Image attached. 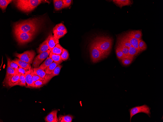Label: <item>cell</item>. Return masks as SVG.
Here are the masks:
<instances>
[{
  "instance_id": "36",
  "label": "cell",
  "mask_w": 163,
  "mask_h": 122,
  "mask_svg": "<svg viewBox=\"0 0 163 122\" xmlns=\"http://www.w3.org/2000/svg\"><path fill=\"white\" fill-rule=\"evenodd\" d=\"M67 32V30L58 31L54 33L53 35L56 38L59 39L63 37Z\"/></svg>"
},
{
  "instance_id": "37",
  "label": "cell",
  "mask_w": 163,
  "mask_h": 122,
  "mask_svg": "<svg viewBox=\"0 0 163 122\" xmlns=\"http://www.w3.org/2000/svg\"><path fill=\"white\" fill-rule=\"evenodd\" d=\"M61 56L62 60L65 61L67 60L68 58L69 54L68 51L63 48Z\"/></svg>"
},
{
  "instance_id": "6",
  "label": "cell",
  "mask_w": 163,
  "mask_h": 122,
  "mask_svg": "<svg viewBox=\"0 0 163 122\" xmlns=\"http://www.w3.org/2000/svg\"><path fill=\"white\" fill-rule=\"evenodd\" d=\"M36 53L32 50L27 51L21 54L15 53V56L22 61L30 63H32Z\"/></svg>"
},
{
  "instance_id": "26",
  "label": "cell",
  "mask_w": 163,
  "mask_h": 122,
  "mask_svg": "<svg viewBox=\"0 0 163 122\" xmlns=\"http://www.w3.org/2000/svg\"><path fill=\"white\" fill-rule=\"evenodd\" d=\"M134 57L128 56L124 57L121 60L122 64L124 66H127L129 65L132 62Z\"/></svg>"
},
{
  "instance_id": "32",
  "label": "cell",
  "mask_w": 163,
  "mask_h": 122,
  "mask_svg": "<svg viewBox=\"0 0 163 122\" xmlns=\"http://www.w3.org/2000/svg\"><path fill=\"white\" fill-rule=\"evenodd\" d=\"M139 53L137 49L132 46L129 48L128 56L134 57Z\"/></svg>"
},
{
  "instance_id": "27",
  "label": "cell",
  "mask_w": 163,
  "mask_h": 122,
  "mask_svg": "<svg viewBox=\"0 0 163 122\" xmlns=\"http://www.w3.org/2000/svg\"><path fill=\"white\" fill-rule=\"evenodd\" d=\"M13 0H0V7L3 11H5L8 5Z\"/></svg>"
},
{
  "instance_id": "35",
  "label": "cell",
  "mask_w": 163,
  "mask_h": 122,
  "mask_svg": "<svg viewBox=\"0 0 163 122\" xmlns=\"http://www.w3.org/2000/svg\"><path fill=\"white\" fill-rule=\"evenodd\" d=\"M138 46L141 52L145 50L147 48L146 43L141 39L139 40Z\"/></svg>"
},
{
  "instance_id": "21",
  "label": "cell",
  "mask_w": 163,
  "mask_h": 122,
  "mask_svg": "<svg viewBox=\"0 0 163 122\" xmlns=\"http://www.w3.org/2000/svg\"><path fill=\"white\" fill-rule=\"evenodd\" d=\"M63 48L60 44H58L52 49L51 52L55 54L61 55Z\"/></svg>"
},
{
  "instance_id": "13",
  "label": "cell",
  "mask_w": 163,
  "mask_h": 122,
  "mask_svg": "<svg viewBox=\"0 0 163 122\" xmlns=\"http://www.w3.org/2000/svg\"><path fill=\"white\" fill-rule=\"evenodd\" d=\"M50 36L49 34L45 40L40 45L39 47L37 48V51L38 53L40 54L49 50L48 42Z\"/></svg>"
},
{
  "instance_id": "10",
  "label": "cell",
  "mask_w": 163,
  "mask_h": 122,
  "mask_svg": "<svg viewBox=\"0 0 163 122\" xmlns=\"http://www.w3.org/2000/svg\"><path fill=\"white\" fill-rule=\"evenodd\" d=\"M62 67L61 65L60 64L58 66L52 73L50 74H46L44 80L43 81L44 84L47 83L53 77L58 75Z\"/></svg>"
},
{
  "instance_id": "20",
  "label": "cell",
  "mask_w": 163,
  "mask_h": 122,
  "mask_svg": "<svg viewBox=\"0 0 163 122\" xmlns=\"http://www.w3.org/2000/svg\"><path fill=\"white\" fill-rule=\"evenodd\" d=\"M34 72L35 74L39 76L41 78L44 79L46 74L44 70L39 67H34L33 68Z\"/></svg>"
},
{
  "instance_id": "22",
  "label": "cell",
  "mask_w": 163,
  "mask_h": 122,
  "mask_svg": "<svg viewBox=\"0 0 163 122\" xmlns=\"http://www.w3.org/2000/svg\"><path fill=\"white\" fill-rule=\"evenodd\" d=\"M49 57L53 61L57 63L60 64L63 62L61 55L53 54L51 52L49 55Z\"/></svg>"
},
{
  "instance_id": "18",
  "label": "cell",
  "mask_w": 163,
  "mask_h": 122,
  "mask_svg": "<svg viewBox=\"0 0 163 122\" xmlns=\"http://www.w3.org/2000/svg\"><path fill=\"white\" fill-rule=\"evenodd\" d=\"M73 116L71 115H60L58 117V122H71Z\"/></svg>"
},
{
  "instance_id": "38",
  "label": "cell",
  "mask_w": 163,
  "mask_h": 122,
  "mask_svg": "<svg viewBox=\"0 0 163 122\" xmlns=\"http://www.w3.org/2000/svg\"><path fill=\"white\" fill-rule=\"evenodd\" d=\"M31 73L32 76L33 80L34 82L38 80H41L43 81L44 80V79L41 78L39 76L35 74L32 68H31Z\"/></svg>"
},
{
  "instance_id": "31",
  "label": "cell",
  "mask_w": 163,
  "mask_h": 122,
  "mask_svg": "<svg viewBox=\"0 0 163 122\" xmlns=\"http://www.w3.org/2000/svg\"><path fill=\"white\" fill-rule=\"evenodd\" d=\"M25 75L21 74L17 84V85L27 86Z\"/></svg>"
},
{
  "instance_id": "17",
  "label": "cell",
  "mask_w": 163,
  "mask_h": 122,
  "mask_svg": "<svg viewBox=\"0 0 163 122\" xmlns=\"http://www.w3.org/2000/svg\"><path fill=\"white\" fill-rule=\"evenodd\" d=\"M31 70L27 72L26 74L25 79L27 84V87L33 88L34 82L33 80L32 76L31 73Z\"/></svg>"
},
{
  "instance_id": "5",
  "label": "cell",
  "mask_w": 163,
  "mask_h": 122,
  "mask_svg": "<svg viewBox=\"0 0 163 122\" xmlns=\"http://www.w3.org/2000/svg\"><path fill=\"white\" fill-rule=\"evenodd\" d=\"M16 38L20 45H23L31 41L35 35L24 32H14Z\"/></svg>"
},
{
  "instance_id": "25",
  "label": "cell",
  "mask_w": 163,
  "mask_h": 122,
  "mask_svg": "<svg viewBox=\"0 0 163 122\" xmlns=\"http://www.w3.org/2000/svg\"><path fill=\"white\" fill-rule=\"evenodd\" d=\"M66 30H67V29L64 25L63 23H61L56 25L53 28L52 31L54 34L58 31Z\"/></svg>"
},
{
  "instance_id": "24",
  "label": "cell",
  "mask_w": 163,
  "mask_h": 122,
  "mask_svg": "<svg viewBox=\"0 0 163 122\" xmlns=\"http://www.w3.org/2000/svg\"><path fill=\"white\" fill-rule=\"evenodd\" d=\"M53 60L51 58L48 56L39 67L44 70L53 62Z\"/></svg>"
},
{
  "instance_id": "11",
  "label": "cell",
  "mask_w": 163,
  "mask_h": 122,
  "mask_svg": "<svg viewBox=\"0 0 163 122\" xmlns=\"http://www.w3.org/2000/svg\"><path fill=\"white\" fill-rule=\"evenodd\" d=\"M125 35L132 46L135 48L140 52L141 51L138 46L139 40L133 37L130 32L126 33Z\"/></svg>"
},
{
  "instance_id": "3",
  "label": "cell",
  "mask_w": 163,
  "mask_h": 122,
  "mask_svg": "<svg viewBox=\"0 0 163 122\" xmlns=\"http://www.w3.org/2000/svg\"><path fill=\"white\" fill-rule=\"evenodd\" d=\"M99 48L105 57L110 53L111 49L112 39L107 36H97L93 40Z\"/></svg>"
},
{
  "instance_id": "33",
  "label": "cell",
  "mask_w": 163,
  "mask_h": 122,
  "mask_svg": "<svg viewBox=\"0 0 163 122\" xmlns=\"http://www.w3.org/2000/svg\"><path fill=\"white\" fill-rule=\"evenodd\" d=\"M115 52L117 57L120 60H121L124 57V56L123 53L121 48L117 45L116 48Z\"/></svg>"
},
{
  "instance_id": "15",
  "label": "cell",
  "mask_w": 163,
  "mask_h": 122,
  "mask_svg": "<svg viewBox=\"0 0 163 122\" xmlns=\"http://www.w3.org/2000/svg\"><path fill=\"white\" fill-rule=\"evenodd\" d=\"M12 61L17 64L19 67L30 69L31 68V64L22 61L19 58H16Z\"/></svg>"
},
{
  "instance_id": "30",
  "label": "cell",
  "mask_w": 163,
  "mask_h": 122,
  "mask_svg": "<svg viewBox=\"0 0 163 122\" xmlns=\"http://www.w3.org/2000/svg\"><path fill=\"white\" fill-rule=\"evenodd\" d=\"M117 45L120 47L122 50L123 54L124 56V57L128 56L129 48L123 45L118 42V43Z\"/></svg>"
},
{
  "instance_id": "9",
  "label": "cell",
  "mask_w": 163,
  "mask_h": 122,
  "mask_svg": "<svg viewBox=\"0 0 163 122\" xmlns=\"http://www.w3.org/2000/svg\"><path fill=\"white\" fill-rule=\"evenodd\" d=\"M21 75L18 70H17L14 75L4 83L7 86L10 87L17 85Z\"/></svg>"
},
{
  "instance_id": "8",
  "label": "cell",
  "mask_w": 163,
  "mask_h": 122,
  "mask_svg": "<svg viewBox=\"0 0 163 122\" xmlns=\"http://www.w3.org/2000/svg\"><path fill=\"white\" fill-rule=\"evenodd\" d=\"M51 52V51L48 50L47 51L39 54L36 56L33 61L32 66L34 67H39L40 64L47 57Z\"/></svg>"
},
{
  "instance_id": "1",
  "label": "cell",
  "mask_w": 163,
  "mask_h": 122,
  "mask_svg": "<svg viewBox=\"0 0 163 122\" xmlns=\"http://www.w3.org/2000/svg\"><path fill=\"white\" fill-rule=\"evenodd\" d=\"M43 18L36 17L16 22L13 24L14 32H26L35 35L41 28Z\"/></svg>"
},
{
  "instance_id": "2",
  "label": "cell",
  "mask_w": 163,
  "mask_h": 122,
  "mask_svg": "<svg viewBox=\"0 0 163 122\" xmlns=\"http://www.w3.org/2000/svg\"><path fill=\"white\" fill-rule=\"evenodd\" d=\"M13 1L19 9L25 13L30 12L43 2H49L48 1L41 0H16Z\"/></svg>"
},
{
  "instance_id": "7",
  "label": "cell",
  "mask_w": 163,
  "mask_h": 122,
  "mask_svg": "<svg viewBox=\"0 0 163 122\" xmlns=\"http://www.w3.org/2000/svg\"><path fill=\"white\" fill-rule=\"evenodd\" d=\"M129 112L130 113V122L131 118L133 116L140 113H144L150 117V115L151 114L150 108L146 104L141 106H136L132 108L129 109Z\"/></svg>"
},
{
  "instance_id": "28",
  "label": "cell",
  "mask_w": 163,
  "mask_h": 122,
  "mask_svg": "<svg viewBox=\"0 0 163 122\" xmlns=\"http://www.w3.org/2000/svg\"><path fill=\"white\" fill-rule=\"evenodd\" d=\"M54 8L56 10H59L62 9L63 3L62 0H53Z\"/></svg>"
},
{
  "instance_id": "41",
  "label": "cell",
  "mask_w": 163,
  "mask_h": 122,
  "mask_svg": "<svg viewBox=\"0 0 163 122\" xmlns=\"http://www.w3.org/2000/svg\"><path fill=\"white\" fill-rule=\"evenodd\" d=\"M31 70V69L22 68L19 67L18 71L21 74L25 75L26 73Z\"/></svg>"
},
{
  "instance_id": "16",
  "label": "cell",
  "mask_w": 163,
  "mask_h": 122,
  "mask_svg": "<svg viewBox=\"0 0 163 122\" xmlns=\"http://www.w3.org/2000/svg\"><path fill=\"white\" fill-rule=\"evenodd\" d=\"M18 70L11 68L7 65L6 74L3 82L5 83L10 78L12 77L15 74L16 71Z\"/></svg>"
},
{
  "instance_id": "4",
  "label": "cell",
  "mask_w": 163,
  "mask_h": 122,
  "mask_svg": "<svg viewBox=\"0 0 163 122\" xmlns=\"http://www.w3.org/2000/svg\"><path fill=\"white\" fill-rule=\"evenodd\" d=\"M90 51L91 59L94 63L105 58L93 40L90 43Z\"/></svg>"
},
{
  "instance_id": "34",
  "label": "cell",
  "mask_w": 163,
  "mask_h": 122,
  "mask_svg": "<svg viewBox=\"0 0 163 122\" xmlns=\"http://www.w3.org/2000/svg\"><path fill=\"white\" fill-rule=\"evenodd\" d=\"M7 65L15 70H18L19 66L17 64L13 62L12 60L8 57L7 58Z\"/></svg>"
},
{
  "instance_id": "40",
  "label": "cell",
  "mask_w": 163,
  "mask_h": 122,
  "mask_svg": "<svg viewBox=\"0 0 163 122\" xmlns=\"http://www.w3.org/2000/svg\"><path fill=\"white\" fill-rule=\"evenodd\" d=\"M72 1L71 0H62L63 4L62 9L69 6L71 3Z\"/></svg>"
},
{
  "instance_id": "23",
  "label": "cell",
  "mask_w": 163,
  "mask_h": 122,
  "mask_svg": "<svg viewBox=\"0 0 163 122\" xmlns=\"http://www.w3.org/2000/svg\"><path fill=\"white\" fill-rule=\"evenodd\" d=\"M60 64L53 61L45 70L46 74H51L57 66Z\"/></svg>"
},
{
  "instance_id": "19",
  "label": "cell",
  "mask_w": 163,
  "mask_h": 122,
  "mask_svg": "<svg viewBox=\"0 0 163 122\" xmlns=\"http://www.w3.org/2000/svg\"><path fill=\"white\" fill-rule=\"evenodd\" d=\"M112 1L121 8L124 6L131 5L132 4V1L129 0H113Z\"/></svg>"
},
{
  "instance_id": "14",
  "label": "cell",
  "mask_w": 163,
  "mask_h": 122,
  "mask_svg": "<svg viewBox=\"0 0 163 122\" xmlns=\"http://www.w3.org/2000/svg\"><path fill=\"white\" fill-rule=\"evenodd\" d=\"M50 35L48 40L49 50L51 51L52 49L57 44H59V39L56 38L51 33Z\"/></svg>"
},
{
  "instance_id": "39",
  "label": "cell",
  "mask_w": 163,
  "mask_h": 122,
  "mask_svg": "<svg viewBox=\"0 0 163 122\" xmlns=\"http://www.w3.org/2000/svg\"><path fill=\"white\" fill-rule=\"evenodd\" d=\"M44 85L42 81L38 80L34 82L33 88H39L42 86Z\"/></svg>"
},
{
  "instance_id": "12",
  "label": "cell",
  "mask_w": 163,
  "mask_h": 122,
  "mask_svg": "<svg viewBox=\"0 0 163 122\" xmlns=\"http://www.w3.org/2000/svg\"><path fill=\"white\" fill-rule=\"evenodd\" d=\"M58 110H54L49 113L45 117L44 120L46 122H57L58 119L57 116Z\"/></svg>"
},
{
  "instance_id": "29",
  "label": "cell",
  "mask_w": 163,
  "mask_h": 122,
  "mask_svg": "<svg viewBox=\"0 0 163 122\" xmlns=\"http://www.w3.org/2000/svg\"><path fill=\"white\" fill-rule=\"evenodd\" d=\"M132 36L137 39L139 40L141 39L142 33L140 30H133L130 32Z\"/></svg>"
}]
</instances>
